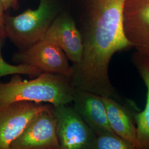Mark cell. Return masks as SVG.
Instances as JSON below:
<instances>
[{"instance_id":"9a60e30c","label":"cell","mask_w":149,"mask_h":149,"mask_svg":"<svg viewBox=\"0 0 149 149\" xmlns=\"http://www.w3.org/2000/svg\"><path fill=\"white\" fill-rule=\"evenodd\" d=\"M5 9L2 2L0 1V36L6 38L5 32Z\"/></svg>"},{"instance_id":"ba28073f","label":"cell","mask_w":149,"mask_h":149,"mask_svg":"<svg viewBox=\"0 0 149 149\" xmlns=\"http://www.w3.org/2000/svg\"><path fill=\"white\" fill-rule=\"evenodd\" d=\"M43 39L53 43L62 49L73 65L81 61L84 50L82 38L66 6L53 22Z\"/></svg>"},{"instance_id":"6da1fadb","label":"cell","mask_w":149,"mask_h":149,"mask_svg":"<svg viewBox=\"0 0 149 149\" xmlns=\"http://www.w3.org/2000/svg\"><path fill=\"white\" fill-rule=\"evenodd\" d=\"M125 1H66V8L74 18L84 46L81 61L72 65L70 76L76 89L114 100L119 98L108 71L115 54L134 47L124 28Z\"/></svg>"},{"instance_id":"8992f818","label":"cell","mask_w":149,"mask_h":149,"mask_svg":"<svg viewBox=\"0 0 149 149\" xmlns=\"http://www.w3.org/2000/svg\"><path fill=\"white\" fill-rule=\"evenodd\" d=\"M68 104L54 107L60 149H93L96 134Z\"/></svg>"},{"instance_id":"2e32d148","label":"cell","mask_w":149,"mask_h":149,"mask_svg":"<svg viewBox=\"0 0 149 149\" xmlns=\"http://www.w3.org/2000/svg\"><path fill=\"white\" fill-rule=\"evenodd\" d=\"M4 7L5 11L8 10H17L18 7V0H0Z\"/></svg>"},{"instance_id":"9c48e42d","label":"cell","mask_w":149,"mask_h":149,"mask_svg":"<svg viewBox=\"0 0 149 149\" xmlns=\"http://www.w3.org/2000/svg\"><path fill=\"white\" fill-rule=\"evenodd\" d=\"M124 28L136 49L149 50V0H126Z\"/></svg>"},{"instance_id":"7a4b0ae2","label":"cell","mask_w":149,"mask_h":149,"mask_svg":"<svg viewBox=\"0 0 149 149\" xmlns=\"http://www.w3.org/2000/svg\"><path fill=\"white\" fill-rule=\"evenodd\" d=\"M13 74L8 82H0V106L18 101L48 103L54 107L72 103L76 89L68 76L42 72L31 80Z\"/></svg>"},{"instance_id":"7c38bea8","label":"cell","mask_w":149,"mask_h":149,"mask_svg":"<svg viewBox=\"0 0 149 149\" xmlns=\"http://www.w3.org/2000/svg\"><path fill=\"white\" fill-rule=\"evenodd\" d=\"M102 98L112 130L133 144L135 149H138L136 128L133 118V113L137 110L125 106L112 98L103 97Z\"/></svg>"},{"instance_id":"5bb4252c","label":"cell","mask_w":149,"mask_h":149,"mask_svg":"<svg viewBox=\"0 0 149 149\" xmlns=\"http://www.w3.org/2000/svg\"><path fill=\"white\" fill-rule=\"evenodd\" d=\"M5 38L0 36V77L14 74H28L37 77L43 72L37 68L25 64L11 65L6 62L2 55V48Z\"/></svg>"},{"instance_id":"52a82bcc","label":"cell","mask_w":149,"mask_h":149,"mask_svg":"<svg viewBox=\"0 0 149 149\" xmlns=\"http://www.w3.org/2000/svg\"><path fill=\"white\" fill-rule=\"evenodd\" d=\"M52 105L40 112L10 145V149H60Z\"/></svg>"},{"instance_id":"8fae6325","label":"cell","mask_w":149,"mask_h":149,"mask_svg":"<svg viewBox=\"0 0 149 149\" xmlns=\"http://www.w3.org/2000/svg\"><path fill=\"white\" fill-rule=\"evenodd\" d=\"M131 60L147 88L146 103L144 110L133 113L136 124L138 149H149V50L136 49Z\"/></svg>"},{"instance_id":"4fadbf2b","label":"cell","mask_w":149,"mask_h":149,"mask_svg":"<svg viewBox=\"0 0 149 149\" xmlns=\"http://www.w3.org/2000/svg\"><path fill=\"white\" fill-rule=\"evenodd\" d=\"M93 149H135V148L114 132H107L96 134Z\"/></svg>"},{"instance_id":"5b68a950","label":"cell","mask_w":149,"mask_h":149,"mask_svg":"<svg viewBox=\"0 0 149 149\" xmlns=\"http://www.w3.org/2000/svg\"><path fill=\"white\" fill-rule=\"evenodd\" d=\"M52 106L18 101L0 106V149H10L29 123L42 111Z\"/></svg>"},{"instance_id":"3957f363","label":"cell","mask_w":149,"mask_h":149,"mask_svg":"<svg viewBox=\"0 0 149 149\" xmlns=\"http://www.w3.org/2000/svg\"><path fill=\"white\" fill-rule=\"evenodd\" d=\"M66 0H40L39 6L21 14L5 13V32L18 50H25L44 39L56 17L64 10Z\"/></svg>"},{"instance_id":"30bf717a","label":"cell","mask_w":149,"mask_h":149,"mask_svg":"<svg viewBox=\"0 0 149 149\" xmlns=\"http://www.w3.org/2000/svg\"><path fill=\"white\" fill-rule=\"evenodd\" d=\"M73 108L95 134L114 132L108 122L102 96L76 89Z\"/></svg>"},{"instance_id":"277c9868","label":"cell","mask_w":149,"mask_h":149,"mask_svg":"<svg viewBox=\"0 0 149 149\" xmlns=\"http://www.w3.org/2000/svg\"><path fill=\"white\" fill-rule=\"evenodd\" d=\"M62 49L56 44L42 39L25 50L13 55L12 61L37 68L43 72L64 74L69 77L72 65Z\"/></svg>"}]
</instances>
